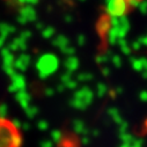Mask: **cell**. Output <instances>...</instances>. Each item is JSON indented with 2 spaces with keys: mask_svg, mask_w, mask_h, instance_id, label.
<instances>
[{
  "mask_svg": "<svg viewBox=\"0 0 147 147\" xmlns=\"http://www.w3.org/2000/svg\"><path fill=\"white\" fill-rule=\"evenodd\" d=\"M139 100L142 102H147V90H141L139 93Z\"/></svg>",
  "mask_w": 147,
  "mask_h": 147,
  "instance_id": "20",
  "label": "cell"
},
{
  "mask_svg": "<svg viewBox=\"0 0 147 147\" xmlns=\"http://www.w3.org/2000/svg\"><path fill=\"white\" fill-rule=\"evenodd\" d=\"M59 67V59L53 55H47L43 56L37 64V68L40 71L41 78H48L49 76L56 73V71Z\"/></svg>",
  "mask_w": 147,
  "mask_h": 147,
  "instance_id": "3",
  "label": "cell"
},
{
  "mask_svg": "<svg viewBox=\"0 0 147 147\" xmlns=\"http://www.w3.org/2000/svg\"><path fill=\"white\" fill-rule=\"evenodd\" d=\"M43 147H53V145H52V142H50V141H45V142L43 144Z\"/></svg>",
  "mask_w": 147,
  "mask_h": 147,
  "instance_id": "24",
  "label": "cell"
},
{
  "mask_svg": "<svg viewBox=\"0 0 147 147\" xmlns=\"http://www.w3.org/2000/svg\"><path fill=\"white\" fill-rule=\"evenodd\" d=\"M22 142L19 123L0 116V147H21Z\"/></svg>",
  "mask_w": 147,
  "mask_h": 147,
  "instance_id": "1",
  "label": "cell"
},
{
  "mask_svg": "<svg viewBox=\"0 0 147 147\" xmlns=\"http://www.w3.org/2000/svg\"><path fill=\"white\" fill-rule=\"evenodd\" d=\"M107 94H108V87H107V85H105L104 82H98V84L96 85V95H97L100 98H102V97H104Z\"/></svg>",
  "mask_w": 147,
  "mask_h": 147,
  "instance_id": "9",
  "label": "cell"
},
{
  "mask_svg": "<svg viewBox=\"0 0 147 147\" xmlns=\"http://www.w3.org/2000/svg\"><path fill=\"white\" fill-rule=\"evenodd\" d=\"M111 63H113L116 67H121V66H122V59H121V57H118V56H114V57L111 58Z\"/></svg>",
  "mask_w": 147,
  "mask_h": 147,
  "instance_id": "15",
  "label": "cell"
},
{
  "mask_svg": "<svg viewBox=\"0 0 147 147\" xmlns=\"http://www.w3.org/2000/svg\"><path fill=\"white\" fill-rule=\"evenodd\" d=\"M123 93V88L122 87H117L116 88V94H122Z\"/></svg>",
  "mask_w": 147,
  "mask_h": 147,
  "instance_id": "28",
  "label": "cell"
},
{
  "mask_svg": "<svg viewBox=\"0 0 147 147\" xmlns=\"http://www.w3.org/2000/svg\"><path fill=\"white\" fill-rule=\"evenodd\" d=\"M57 89H58V92H60V93H61V92H64V90L66 89V87H65L63 84H60V85L58 86V88H57Z\"/></svg>",
  "mask_w": 147,
  "mask_h": 147,
  "instance_id": "23",
  "label": "cell"
},
{
  "mask_svg": "<svg viewBox=\"0 0 147 147\" xmlns=\"http://www.w3.org/2000/svg\"><path fill=\"white\" fill-rule=\"evenodd\" d=\"M121 47H122V51L124 52V55H130V53H131L130 48L127 47V44H126L124 41H122V42H121Z\"/></svg>",
  "mask_w": 147,
  "mask_h": 147,
  "instance_id": "17",
  "label": "cell"
},
{
  "mask_svg": "<svg viewBox=\"0 0 147 147\" xmlns=\"http://www.w3.org/2000/svg\"><path fill=\"white\" fill-rule=\"evenodd\" d=\"M65 67L67 69V72L73 73L79 68V59L74 56H71L65 60Z\"/></svg>",
  "mask_w": 147,
  "mask_h": 147,
  "instance_id": "5",
  "label": "cell"
},
{
  "mask_svg": "<svg viewBox=\"0 0 147 147\" xmlns=\"http://www.w3.org/2000/svg\"><path fill=\"white\" fill-rule=\"evenodd\" d=\"M93 101H94V92L89 87L82 86L81 88L74 92L69 101V104L73 109L84 111L93 103Z\"/></svg>",
  "mask_w": 147,
  "mask_h": 147,
  "instance_id": "2",
  "label": "cell"
},
{
  "mask_svg": "<svg viewBox=\"0 0 147 147\" xmlns=\"http://www.w3.org/2000/svg\"><path fill=\"white\" fill-rule=\"evenodd\" d=\"M140 42H141L142 45H146V47H147V37H142V38L140 40Z\"/></svg>",
  "mask_w": 147,
  "mask_h": 147,
  "instance_id": "25",
  "label": "cell"
},
{
  "mask_svg": "<svg viewBox=\"0 0 147 147\" xmlns=\"http://www.w3.org/2000/svg\"><path fill=\"white\" fill-rule=\"evenodd\" d=\"M101 73H102V76H103V77H109V76H110V73H111V71H110L109 67H102Z\"/></svg>",
  "mask_w": 147,
  "mask_h": 147,
  "instance_id": "21",
  "label": "cell"
},
{
  "mask_svg": "<svg viewBox=\"0 0 147 147\" xmlns=\"http://www.w3.org/2000/svg\"><path fill=\"white\" fill-rule=\"evenodd\" d=\"M51 137H52V139H53L55 142H60L61 139H63V133L59 130H55V131H52Z\"/></svg>",
  "mask_w": 147,
  "mask_h": 147,
  "instance_id": "11",
  "label": "cell"
},
{
  "mask_svg": "<svg viewBox=\"0 0 147 147\" xmlns=\"http://www.w3.org/2000/svg\"><path fill=\"white\" fill-rule=\"evenodd\" d=\"M107 114L109 115V117L111 118L117 125L118 124H121L124 119L122 118V116H121V113H119V110L117 109V108H115V107H109L108 108V110H107Z\"/></svg>",
  "mask_w": 147,
  "mask_h": 147,
  "instance_id": "6",
  "label": "cell"
},
{
  "mask_svg": "<svg viewBox=\"0 0 147 147\" xmlns=\"http://www.w3.org/2000/svg\"><path fill=\"white\" fill-rule=\"evenodd\" d=\"M129 132V123L126 121H123L121 124H118V133H125Z\"/></svg>",
  "mask_w": 147,
  "mask_h": 147,
  "instance_id": "12",
  "label": "cell"
},
{
  "mask_svg": "<svg viewBox=\"0 0 147 147\" xmlns=\"http://www.w3.org/2000/svg\"><path fill=\"white\" fill-rule=\"evenodd\" d=\"M72 74L73 73H69V72H66V73H64V74L60 77V80H61V84L63 85H66L71 79H73L72 78Z\"/></svg>",
  "mask_w": 147,
  "mask_h": 147,
  "instance_id": "13",
  "label": "cell"
},
{
  "mask_svg": "<svg viewBox=\"0 0 147 147\" xmlns=\"http://www.w3.org/2000/svg\"><path fill=\"white\" fill-rule=\"evenodd\" d=\"M144 59V69L141 72V76L144 79H147V58H142Z\"/></svg>",
  "mask_w": 147,
  "mask_h": 147,
  "instance_id": "18",
  "label": "cell"
},
{
  "mask_svg": "<svg viewBox=\"0 0 147 147\" xmlns=\"http://www.w3.org/2000/svg\"><path fill=\"white\" fill-rule=\"evenodd\" d=\"M131 66L136 72L141 73L144 69V59L142 58H131Z\"/></svg>",
  "mask_w": 147,
  "mask_h": 147,
  "instance_id": "7",
  "label": "cell"
},
{
  "mask_svg": "<svg viewBox=\"0 0 147 147\" xmlns=\"http://www.w3.org/2000/svg\"><path fill=\"white\" fill-rule=\"evenodd\" d=\"M134 136L130 132H125V133H119V139L122 140V142H132L134 140Z\"/></svg>",
  "mask_w": 147,
  "mask_h": 147,
  "instance_id": "10",
  "label": "cell"
},
{
  "mask_svg": "<svg viewBox=\"0 0 147 147\" xmlns=\"http://www.w3.org/2000/svg\"><path fill=\"white\" fill-rule=\"evenodd\" d=\"M40 126H41V129H42V130H43V129L45 130V129L48 127V124H47V123H43V122H41V123H40Z\"/></svg>",
  "mask_w": 147,
  "mask_h": 147,
  "instance_id": "27",
  "label": "cell"
},
{
  "mask_svg": "<svg viewBox=\"0 0 147 147\" xmlns=\"http://www.w3.org/2000/svg\"><path fill=\"white\" fill-rule=\"evenodd\" d=\"M100 134H101V132L98 130H94L92 132V137H100Z\"/></svg>",
  "mask_w": 147,
  "mask_h": 147,
  "instance_id": "22",
  "label": "cell"
},
{
  "mask_svg": "<svg viewBox=\"0 0 147 147\" xmlns=\"http://www.w3.org/2000/svg\"><path fill=\"white\" fill-rule=\"evenodd\" d=\"M108 60H109V56H108V55L98 56V57L96 58V63H97V64H104V63H107Z\"/></svg>",
  "mask_w": 147,
  "mask_h": 147,
  "instance_id": "16",
  "label": "cell"
},
{
  "mask_svg": "<svg viewBox=\"0 0 147 147\" xmlns=\"http://www.w3.org/2000/svg\"><path fill=\"white\" fill-rule=\"evenodd\" d=\"M132 147H144V140L141 138H134V140L131 142Z\"/></svg>",
  "mask_w": 147,
  "mask_h": 147,
  "instance_id": "14",
  "label": "cell"
},
{
  "mask_svg": "<svg viewBox=\"0 0 147 147\" xmlns=\"http://www.w3.org/2000/svg\"><path fill=\"white\" fill-rule=\"evenodd\" d=\"M72 129H73V131H74V133H77V134H80V136L88 134L87 129H86V124L81 119L77 118V119L73 121L72 122Z\"/></svg>",
  "mask_w": 147,
  "mask_h": 147,
  "instance_id": "4",
  "label": "cell"
},
{
  "mask_svg": "<svg viewBox=\"0 0 147 147\" xmlns=\"http://www.w3.org/2000/svg\"><path fill=\"white\" fill-rule=\"evenodd\" d=\"M47 94L48 95H52L53 94V90L52 89H47Z\"/></svg>",
  "mask_w": 147,
  "mask_h": 147,
  "instance_id": "29",
  "label": "cell"
},
{
  "mask_svg": "<svg viewBox=\"0 0 147 147\" xmlns=\"http://www.w3.org/2000/svg\"><path fill=\"white\" fill-rule=\"evenodd\" d=\"M139 48H140L139 43H134V44H133V49H139Z\"/></svg>",
  "mask_w": 147,
  "mask_h": 147,
  "instance_id": "30",
  "label": "cell"
},
{
  "mask_svg": "<svg viewBox=\"0 0 147 147\" xmlns=\"http://www.w3.org/2000/svg\"><path fill=\"white\" fill-rule=\"evenodd\" d=\"M94 79V76L90 72H81L77 76V80L78 82H88V81H92Z\"/></svg>",
  "mask_w": 147,
  "mask_h": 147,
  "instance_id": "8",
  "label": "cell"
},
{
  "mask_svg": "<svg viewBox=\"0 0 147 147\" xmlns=\"http://www.w3.org/2000/svg\"><path fill=\"white\" fill-rule=\"evenodd\" d=\"M81 144L82 145H89L90 144V137L88 136V134H84V136H81Z\"/></svg>",
  "mask_w": 147,
  "mask_h": 147,
  "instance_id": "19",
  "label": "cell"
},
{
  "mask_svg": "<svg viewBox=\"0 0 147 147\" xmlns=\"http://www.w3.org/2000/svg\"><path fill=\"white\" fill-rule=\"evenodd\" d=\"M119 147H132V146H131V142H122Z\"/></svg>",
  "mask_w": 147,
  "mask_h": 147,
  "instance_id": "26",
  "label": "cell"
}]
</instances>
